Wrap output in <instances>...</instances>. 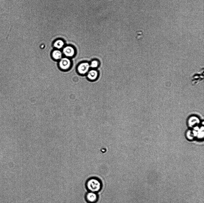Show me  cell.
Instances as JSON below:
<instances>
[{
  "label": "cell",
  "instance_id": "obj_8",
  "mask_svg": "<svg viewBox=\"0 0 204 203\" xmlns=\"http://www.w3.org/2000/svg\"><path fill=\"white\" fill-rule=\"evenodd\" d=\"M64 54L67 57H72L75 53L74 49L70 46H67L64 48L63 50Z\"/></svg>",
  "mask_w": 204,
  "mask_h": 203
},
{
  "label": "cell",
  "instance_id": "obj_4",
  "mask_svg": "<svg viewBox=\"0 0 204 203\" xmlns=\"http://www.w3.org/2000/svg\"><path fill=\"white\" fill-rule=\"evenodd\" d=\"M60 67L63 70L69 69L71 65L70 60L67 57L62 58L60 59L59 63Z\"/></svg>",
  "mask_w": 204,
  "mask_h": 203
},
{
  "label": "cell",
  "instance_id": "obj_2",
  "mask_svg": "<svg viewBox=\"0 0 204 203\" xmlns=\"http://www.w3.org/2000/svg\"><path fill=\"white\" fill-rule=\"evenodd\" d=\"M203 124V121L200 117L196 114H192L190 116L187 121V124L190 129H193Z\"/></svg>",
  "mask_w": 204,
  "mask_h": 203
},
{
  "label": "cell",
  "instance_id": "obj_9",
  "mask_svg": "<svg viewBox=\"0 0 204 203\" xmlns=\"http://www.w3.org/2000/svg\"><path fill=\"white\" fill-rule=\"evenodd\" d=\"M52 55L54 59L58 60L62 58V53L60 50H56L53 51Z\"/></svg>",
  "mask_w": 204,
  "mask_h": 203
},
{
  "label": "cell",
  "instance_id": "obj_10",
  "mask_svg": "<svg viewBox=\"0 0 204 203\" xmlns=\"http://www.w3.org/2000/svg\"><path fill=\"white\" fill-rule=\"evenodd\" d=\"M64 42L62 40H58L54 42V46L58 49H60L64 47Z\"/></svg>",
  "mask_w": 204,
  "mask_h": 203
},
{
  "label": "cell",
  "instance_id": "obj_5",
  "mask_svg": "<svg viewBox=\"0 0 204 203\" xmlns=\"http://www.w3.org/2000/svg\"><path fill=\"white\" fill-rule=\"evenodd\" d=\"M85 198L89 203H95L98 200V196L96 193L89 192L86 194Z\"/></svg>",
  "mask_w": 204,
  "mask_h": 203
},
{
  "label": "cell",
  "instance_id": "obj_1",
  "mask_svg": "<svg viewBox=\"0 0 204 203\" xmlns=\"http://www.w3.org/2000/svg\"><path fill=\"white\" fill-rule=\"evenodd\" d=\"M86 186L89 192L96 193L100 191L102 185L99 180L96 178H92L88 180Z\"/></svg>",
  "mask_w": 204,
  "mask_h": 203
},
{
  "label": "cell",
  "instance_id": "obj_3",
  "mask_svg": "<svg viewBox=\"0 0 204 203\" xmlns=\"http://www.w3.org/2000/svg\"><path fill=\"white\" fill-rule=\"evenodd\" d=\"M90 68L89 63L85 62L80 64L78 66L77 70L80 74L85 75L87 73Z\"/></svg>",
  "mask_w": 204,
  "mask_h": 203
},
{
  "label": "cell",
  "instance_id": "obj_7",
  "mask_svg": "<svg viewBox=\"0 0 204 203\" xmlns=\"http://www.w3.org/2000/svg\"><path fill=\"white\" fill-rule=\"evenodd\" d=\"M185 136L187 140L189 141H193L195 140V135L193 129H189L186 131Z\"/></svg>",
  "mask_w": 204,
  "mask_h": 203
},
{
  "label": "cell",
  "instance_id": "obj_6",
  "mask_svg": "<svg viewBox=\"0 0 204 203\" xmlns=\"http://www.w3.org/2000/svg\"><path fill=\"white\" fill-rule=\"evenodd\" d=\"M87 77L91 81L96 80L99 75L98 72L95 69L90 70L87 74Z\"/></svg>",
  "mask_w": 204,
  "mask_h": 203
},
{
  "label": "cell",
  "instance_id": "obj_11",
  "mask_svg": "<svg viewBox=\"0 0 204 203\" xmlns=\"http://www.w3.org/2000/svg\"><path fill=\"white\" fill-rule=\"evenodd\" d=\"M89 64L90 68L92 69H96L98 67L99 65V61L97 60H92Z\"/></svg>",
  "mask_w": 204,
  "mask_h": 203
}]
</instances>
